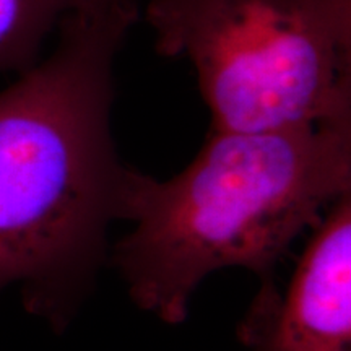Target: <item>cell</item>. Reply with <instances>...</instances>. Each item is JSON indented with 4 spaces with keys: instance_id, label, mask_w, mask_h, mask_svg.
<instances>
[{
    "instance_id": "obj_1",
    "label": "cell",
    "mask_w": 351,
    "mask_h": 351,
    "mask_svg": "<svg viewBox=\"0 0 351 351\" xmlns=\"http://www.w3.org/2000/svg\"><path fill=\"white\" fill-rule=\"evenodd\" d=\"M135 20L65 13L54 52L0 91V291L20 285L28 311L57 327L121 213L112 64Z\"/></svg>"
},
{
    "instance_id": "obj_2",
    "label": "cell",
    "mask_w": 351,
    "mask_h": 351,
    "mask_svg": "<svg viewBox=\"0 0 351 351\" xmlns=\"http://www.w3.org/2000/svg\"><path fill=\"white\" fill-rule=\"evenodd\" d=\"M350 194L351 122L212 130L173 179L127 169L119 218L135 228L112 258L135 304L181 324L205 276L244 267L271 280L293 241Z\"/></svg>"
},
{
    "instance_id": "obj_3",
    "label": "cell",
    "mask_w": 351,
    "mask_h": 351,
    "mask_svg": "<svg viewBox=\"0 0 351 351\" xmlns=\"http://www.w3.org/2000/svg\"><path fill=\"white\" fill-rule=\"evenodd\" d=\"M147 21L194 65L212 130L351 122V0H152Z\"/></svg>"
},
{
    "instance_id": "obj_4",
    "label": "cell",
    "mask_w": 351,
    "mask_h": 351,
    "mask_svg": "<svg viewBox=\"0 0 351 351\" xmlns=\"http://www.w3.org/2000/svg\"><path fill=\"white\" fill-rule=\"evenodd\" d=\"M239 340L251 351H351V194L313 230L291 282H262Z\"/></svg>"
},
{
    "instance_id": "obj_5",
    "label": "cell",
    "mask_w": 351,
    "mask_h": 351,
    "mask_svg": "<svg viewBox=\"0 0 351 351\" xmlns=\"http://www.w3.org/2000/svg\"><path fill=\"white\" fill-rule=\"evenodd\" d=\"M67 12L69 0H0V72L32 67Z\"/></svg>"
},
{
    "instance_id": "obj_6",
    "label": "cell",
    "mask_w": 351,
    "mask_h": 351,
    "mask_svg": "<svg viewBox=\"0 0 351 351\" xmlns=\"http://www.w3.org/2000/svg\"><path fill=\"white\" fill-rule=\"evenodd\" d=\"M83 19L138 15L134 0H69V12Z\"/></svg>"
}]
</instances>
